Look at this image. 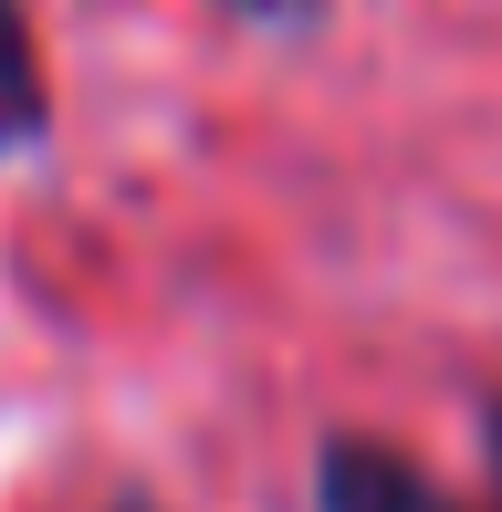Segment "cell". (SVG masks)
Listing matches in <instances>:
<instances>
[{"label":"cell","instance_id":"6da1fadb","mask_svg":"<svg viewBox=\"0 0 502 512\" xmlns=\"http://www.w3.org/2000/svg\"><path fill=\"white\" fill-rule=\"evenodd\" d=\"M314 512H471V502L440 492L408 450H387L367 429H335L314 450Z\"/></svg>","mask_w":502,"mask_h":512},{"label":"cell","instance_id":"7a4b0ae2","mask_svg":"<svg viewBox=\"0 0 502 512\" xmlns=\"http://www.w3.org/2000/svg\"><path fill=\"white\" fill-rule=\"evenodd\" d=\"M42 136H53V74H42L21 0H0V157H32Z\"/></svg>","mask_w":502,"mask_h":512},{"label":"cell","instance_id":"3957f363","mask_svg":"<svg viewBox=\"0 0 502 512\" xmlns=\"http://www.w3.org/2000/svg\"><path fill=\"white\" fill-rule=\"evenodd\" d=\"M220 11L251 32H304V21H325V0H220Z\"/></svg>","mask_w":502,"mask_h":512},{"label":"cell","instance_id":"277c9868","mask_svg":"<svg viewBox=\"0 0 502 512\" xmlns=\"http://www.w3.org/2000/svg\"><path fill=\"white\" fill-rule=\"evenodd\" d=\"M482 460H492V512H502V377L482 387Z\"/></svg>","mask_w":502,"mask_h":512}]
</instances>
